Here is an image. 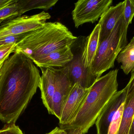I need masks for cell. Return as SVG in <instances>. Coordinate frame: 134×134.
Masks as SVG:
<instances>
[{
    "label": "cell",
    "instance_id": "obj_1",
    "mask_svg": "<svg viewBox=\"0 0 134 134\" xmlns=\"http://www.w3.org/2000/svg\"><path fill=\"white\" fill-rule=\"evenodd\" d=\"M40 71L21 52L9 57L0 68V120L15 124L40 86Z\"/></svg>",
    "mask_w": 134,
    "mask_h": 134
},
{
    "label": "cell",
    "instance_id": "obj_2",
    "mask_svg": "<svg viewBox=\"0 0 134 134\" xmlns=\"http://www.w3.org/2000/svg\"><path fill=\"white\" fill-rule=\"evenodd\" d=\"M118 69L112 70L98 79L74 119L60 128L85 134L96 122L102 111L118 90Z\"/></svg>",
    "mask_w": 134,
    "mask_h": 134
},
{
    "label": "cell",
    "instance_id": "obj_3",
    "mask_svg": "<svg viewBox=\"0 0 134 134\" xmlns=\"http://www.w3.org/2000/svg\"><path fill=\"white\" fill-rule=\"evenodd\" d=\"M77 39L61 23L48 22L27 32L24 38L16 43L13 53H22L33 61L53 51L71 47Z\"/></svg>",
    "mask_w": 134,
    "mask_h": 134
},
{
    "label": "cell",
    "instance_id": "obj_4",
    "mask_svg": "<svg viewBox=\"0 0 134 134\" xmlns=\"http://www.w3.org/2000/svg\"><path fill=\"white\" fill-rule=\"evenodd\" d=\"M128 28L123 15L111 34L98 44L94 60L90 68L94 75L100 78L105 72L114 68L115 61L127 44Z\"/></svg>",
    "mask_w": 134,
    "mask_h": 134
},
{
    "label": "cell",
    "instance_id": "obj_5",
    "mask_svg": "<svg viewBox=\"0 0 134 134\" xmlns=\"http://www.w3.org/2000/svg\"><path fill=\"white\" fill-rule=\"evenodd\" d=\"M86 38L83 37L79 40L77 38L73 46H71L73 59L66 66L72 85L77 83L83 88L88 89L99 78L92 74L90 68H86L83 63L82 56Z\"/></svg>",
    "mask_w": 134,
    "mask_h": 134
},
{
    "label": "cell",
    "instance_id": "obj_6",
    "mask_svg": "<svg viewBox=\"0 0 134 134\" xmlns=\"http://www.w3.org/2000/svg\"><path fill=\"white\" fill-rule=\"evenodd\" d=\"M50 18L49 13L43 11L33 15L20 16L7 20L0 24V38L34 30L43 26Z\"/></svg>",
    "mask_w": 134,
    "mask_h": 134
},
{
    "label": "cell",
    "instance_id": "obj_7",
    "mask_svg": "<svg viewBox=\"0 0 134 134\" xmlns=\"http://www.w3.org/2000/svg\"><path fill=\"white\" fill-rule=\"evenodd\" d=\"M112 0H79L75 3L72 12L75 27L94 23L100 18L112 4Z\"/></svg>",
    "mask_w": 134,
    "mask_h": 134
},
{
    "label": "cell",
    "instance_id": "obj_8",
    "mask_svg": "<svg viewBox=\"0 0 134 134\" xmlns=\"http://www.w3.org/2000/svg\"><path fill=\"white\" fill-rule=\"evenodd\" d=\"M55 68V88L53 98L52 114L59 120L64 105L73 86L70 82L66 66Z\"/></svg>",
    "mask_w": 134,
    "mask_h": 134
},
{
    "label": "cell",
    "instance_id": "obj_9",
    "mask_svg": "<svg viewBox=\"0 0 134 134\" xmlns=\"http://www.w3.org/2000/svg\"><path fill=\"white\" fill-rule=\"evenodd\" d=\"M90 89L83 88L77 83L73 86L62 109L59 120L60 127L68 124L73 120L84 102Z\"/></svg>",
    "mask_w": 134,
    "mask_h": 134
},
{
    "label": "cell",
    "instance_id": "obj_10",
    "mask_svg": "<svg viewBox=\"0 0 134 134\" xmlns=\"http://www.w3.org/2000/svg\"><path fill=\"white\" fill-rule=\"evenodd\" d=\"M127 93L126 87L117 91L106 104L95 123L97 134H108L113 118L120 107L125 102Z\"/></svg>",
    "mask_w": 134,
    "mask_h": 134
},
{
    "label": "cell",
    "instance_id": "obj_11",
    "mask_svg": "<svg viewBox=\"0 0 134 134\" xmlns=\"http://www.w3.org/2000/svg\"><path fill=\"white\" fill-rule=\"evenodd\" d=\"M125 1L116 5L110 6L100 17L99 43L106 39L111 34L119 20L123 15Z\"/></svg>",
    "mask_w": 134,
    "mask_h": 134
},
{
    "label": "cell",
    "instance_id": "obj_12",
    "mask_svg": "<svg viewBox=\"0 0 134 134\" xmlns=\"http://www.w3.org/2000/svg\"><path fill=\"white\" fill-rule=\"evenodd\" d=\"M73 57L71 47H67L39 57L33 61L40 68H59L65 67Z\"/></svg>",
    "mask_w": 134,
    "mask_h": 134
},
{
    "label": "cell",
    "instance_id": "obj_13",
    "mask_svg": "<svg viewBox=\"0 0 134 134\" xmlns=\"http://www.w3.org/2000/svg\"><path fill=\"white\" fill-rule=\"evenodd\" d=\"M40 68L42 72L39 87L41 91V98L48 113L51 115L53 98L55 88V68Z\"/></svg>",
    "mask_w": 134,
    "mask_h": 134
},
{
    "label": "cell",
    "instance_id": "obj_14",
    "mask_svg": "<svg viewBox=\"0 0 134 134\" xmlns=\"http://www.w3.org/2000/svg\"><path fill=\"white\" fill-rule=\"evenodd\" d=\"M100 26L98 24L91 34L86 37L83 51V63L86 68H90L97 52L99 43Z\"/></svg>",
    "mask_w": 134,
    "mask_h": 134
},
{
    "label": "cell",
    "instance_id": "obj_15",
    "mask_svg": "<svg viewBox=\"0 0 134 134\" xmlns=\"http://www.w3.org/2000/svg\"><path fill=\"white\" fill-rule=\"evenodd\" d=\"M134 117V90L127 93L124 103L121 126L118 134H129Z\"/></svg>",
    "mask_w": 134,
    "mask_h": 134
},
{
    "label": "cell",
    "instance_id": "obj_16",
    "mask_svg": "<svg viewBox=\"0 0 134 134\" xmlns=\"http://www.w3.org/2000/svg\"><path fill=\"white\" fill-rule=\"evenodd\" d=\"M116 60L121 63V68L127 75L134 68V37L118 55Z\"/></svg>",
    "mask_w": 134,
    "mask_h": 134
},
{
    "label": "cell",
    "instance_id": "obj_17",
    "mask_svg": "<svg viewBox=\"0 0 134 134\" xmlns=\"http://www.w3.org/2000/svg\"><path fill=\"white\" fill-rule=\"evenodd\" d=\"M58 0H19V16L32 9H40L48 10L54 6Z\"/></svg>",
    "mask_w": 134,
    "mask_h": 134
},
{
    "label": "cell",
    "instance_id": "obj_18",
    "mask_svg": "<svg viewBox=\"0 0 134 134\" xmlns=\"http://www.w3.org/2000/svg\"><path fill=\"white\" fill-rule=\"evenodd\" d=\"M19 16V8L17 1L0 9V24L9 19Z\"/></svg>",
    "mask_w": 134,
    "mask_h": 134
},
{
    "label": "cell",
    "instance_id": "obj_19",
    "mask_svg": "<svg viewBox=\"0 0 134 134\" xmlns=\"http://www.w3.org/2000/svg\"><path fill=\"white\" fill-rule=\"evenodd\" d=\"M124 103L122 104L114 115L109 126L108 134H118L122 122Z\"/></svg>",
    "mask_w": 134,
    "mask_h": 134
},
{
    "label": "cell",
    "instance_id": "obj_20",
    "mask_svg": "<svg viewBox=\"0 0 134 134\" xmlns=\"http://www.w3.org/2000/svg\"><path fill=\"white\" fill-rule=\"evenodd\" d=\"M123 16L126 25L128 27L134 17V0L125 1Z\"/></svg>",
    "mask_w": 134,
    "mask_h": 134
},
{
    "label": "cell",
    "instance_id": "obj_21",
    "mask_svg": "<svg viewBox=\"0 0 134 134\" xmlns=\"http://www.w3.org/2000/svg\"><path fill=\"white\" fill-rule=\"evenodd\" d=\"M16 45L14 43L0 46V64L8 58L10 53L14 52Z\"/></svg>",
    "mask_w": 134,
    "mask_h": 134
},
{
    "label": "cell",
    "instance_id": "obj_22",
    "mask_svg": "<svg viewBox=\"0 0 134 134\" xmlns=\"http://www.w3.org/2000/svg\"><path fill=\"white\" fill-rule=\"evenodd\" d=\"M0 134H24L15 124H6L0 130Z\"/></svg>",
    "mask_w": 134,
    "mask_h": 134
},
{
    "label": "cell",
    "instance_id": "obj_23",
    "mask_svg": "<svg viewBox=\"0 0 134 134\" xmlns=\"http://www.w3.org/2000/svg\"><path fill=\"white\" fill-rule=\"evenodd\" d=\"M127 90V93L134 90V68L131 71V76L130 79L126 87Z\"/></svg>",
    "mask_w": 134,
    "mask_h": 134
},
{
    "label": "cell",
    "instance_id": "obj_24",
    "mask_svg": "<svg viewBox=\"0 0 134 134\" xmlns=\"http://www.w3.org/2000/svg\"><path fill=\"white\" fill-rule=\"evenodd\" d=\"M46 134H68V132L65 130L56 127L51 132Z\"/></svg>",
    "mask_w": 134,
    "mask_h": 134
},
{
    "label": "cell",
    "instance_id": "obj_25",
    "mask_svg": "<svg viewBox=\"0 0 134 134\" xmlns=\"http://www.w3.org/2000/svg\"><path fill=\"white\" fill-rule=\"evenodd\" d=\"M15 1V0H0V9L12 4Z\"/></svg>",
    "mask_w": 134,
    "mask_h": 134
},
{
    "label": "cell",
    "instance_id": "obj_26",
    "mask_svg": "<svg viewBox=\"0 0 134 134\" xmlns=\"http://www.w3.org/2000/svg\"><path fill=\"white\" fill-rule=\"evenodd\" d=\"M129 134H134V117L130 127Z\"/></svg>",
    "mask_w": 134,
    "mask_h": 134
},
{
    "label": "cell",
    "instance_id": "obj_27",
    "mask_svg": "<svg viewBox=\"0 0 134 134\" xmlns=\"http://www.w3.org/2000/svg\"><path fill=\"white\" fill-rule=\"evenodd\" d=\"M3 63H2L1 64H0V68H1V67L2 66V64H3Z\"/></svg>",
    "mask_w": 134,
    "mask_h": 134
},
{
    "label": "cell",
    "instance_id": "obj_28",
    "mask_svg": "<svg viewBox=\"0 0 134 134\" xmlns=\"http://www.w3.org/2000/svg\"></svg>",
    "mask_w": 134,
    "mask_h": 134
}]
</instances>
